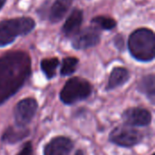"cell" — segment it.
Listing matches in <instances>:
<instances>
[{"label":"cell","mask_w":155,"mask_h":155,"mask_svg":"<svg viewBox=\"0 0 155 155\" xmlns=\"http://www.w3.org/2000/svg\"><path fill=\"white\" fill-rule=\"evenodd\" d=\"M31 74V59L23 51L0 56V105L15 94Z\"/></svg>","instance_id":"1"},{"label":"cell","mask_w":155,"mask_h":155,"mask_svg":"<svg viewBox=\"0 0 155 155\" xmlns=\"http://www.w3.org/2000/svg\"><path fill=\"white\" fill-rule=\"evenodd\" d=\"M128 47L131 54L137 60L150 62L155 55L154 33L147 28L135 30L129 38Z\"/></svg>","instance_id":"2"},{"label":"cell","mask_w":155,"mask_h":155,"mask_svg":"<svg viewBox=\"0 0 155 155\" xmlns=\"http://www.w3.org/2000/svg\"><path fill=\"white\" fill-rule=\"evenodd\" d=\"M35 25L30 17H18L0 22V47L12 44L17 36L30 33Z\"/></svg>","instance_id":"3"},{"label":"cell","mask_w":155,"mask_h":155,"mask_svg":"<svg viewBox=\"0 0 155 155\" xmlns=\"http://www.w3.org/2000/svg\"><path fill=\"white\" fill-rule=\"evenodd\" d=\"M92 93V85L85 79L74 77L69 79L60 93V99L65 104H73L86 99Z\"/></svg>","instance_id":"4"},{"label":"cell","mask_w":155,"mask_h":155,"mask_svg":"<svg viewBox=\"0 0 155 155\" xmlns=\"http://www.w3.org/2000/svg\"><path fill=\"white\" fill-rule=\"evenodd\" d=\"M110 141L122 147H132L142 142V133L135 130L134 127L118 126L114 128L110 134Z\"/></svg>","instance_id":"5"},{"label":"cell","mask_w":155,"mask_h":155,"mask_svg":"<svg viewBox=\"0 0 155 155\" xmlns=\"http://www.w3.org/2000/svg\"><path fill=\"white\" fill-rule=\"evenodd\" d=\"M37 110V102L34 98H26L20 101L15 107L14 115L15 124L26 127L35 116Z\"/></svg>","instance_id":"6"},{"label":"cell","mask_w":155,"mask_h":155,"mask_svg":"<svg viewBox=\"0 0 155 155\" xmlns=\"http://www.w3.org/2000/svg\"><path fill=\"white\" fill-rule=\"evenodd\" d=\"M100 41V33L96 27H86L74 35L72 45L77 50L87 49L96 45Z\"/></svg>","instance_id":"7"},{"label":"cell","mask_w":155,"mask_h":155,"mask_svg":"<svg viewBox=\"0 0 155 155\" xmlns=\"http://www.w3.org/2000/svg\"><path fill=\"white\" fill-rule=\"evenodd\" d=\"M123 119L129 126H147L152 122V114L146 109L133 107L124 112Z\"/></svg>","instance_id":"8"},{"label":"cell","mask_w":155,"mask_h":155,"mask_svg":"<svg viewBox=\"0 0 155 155\" xmlns=\"http://www.w3.org/2000/svg\"><path fill=\"white\" fill-rule=\"evenodd\" d=\"M74 148L73 142L64 136L52 139L45 147V155H69Z\"/></svg>","instance_id":"9"},{"label":"cell","mask_w":155,"mask_h":155,"mask_svg":"<svg viewBox=\"0 0 155 155\" xmlns=\"http://www.w3.org/2000/svg\"><path fill=\"white\" fill-rule=\"evenodd\" d=\"M82 22H83V12L80 9H74L68 16L63 26V32L64 35L67 37L75 35L79 32Z\"/></svg>","instance_id":"10"},{"label":"cell","mask_w":155,"mask_h":155,"mask_svg":"<svg viewBox=\"0 0 155 155\" xmlns=\"http://www.w3.org/2000/svg\"><path fill=\"white\" fill-rule=\"evenodd\" d=\"M29 130L23 126H9L2 134V142L9 144L16 143L29 135Z\"/></svg>","instance_id":"11"},{"label":"cell","mask_w":155,"mask_h":155,"mask_svg":"<svg viewBox=\"0 0 155 155\" xmlns=\"http://www.w3.org/2000/svg\"><path fill=\"white\" fill-rule=\"evenodd\" d=\"M129 77L130 74L126 68L115 67L110 74L108 84L106 87L107 90H113L114 88L124 85L129 80Z\"/></svg>","instance_id":"12"},{"label":"cell","mask_w":155,"mask_h":155,"mask_svg":"<svg viewBox=\"0 0 155 155\" xmlns=\"http://www.w3.org/2000/svg\"><path fill=\"white\" fill-rule=\"evenodd\" d=\"M73 0H55L50 11V21L58 23L61 21L69 10Z\"/></svg>","instance_id":"13"},{"label":"cell","mask_w":155,"mask_h":155,"mask_svg":"<svg viewBox=\"0 0 155 155\" xmlns=\"http://www.w3.org/2000/svg\"><path fill=\"white\" fill-rule=\"evenodd\" d=\"M139 91L143 93L151 101L154 102L155 96V77L153 74H149L142 78L138 85Z\"/></svg>","instance_id":"14"},{"label":"cell","mask_w":155,"mask_h":155,"mask_svg":"<svg viewBox=\"0 0 155 155\" xmlns=\"http://www.w3.org/2000/svg\"><path fill=\"white\" fill-rule=\"evenodd\" d=\"M59 65V60L55 57L54 58H46L42 60L41 62V68L45 76L48 79L53 78L55 75L56 68Z\"/></svg>","instance_id":"15"},{"label":"cell","mask_w":155,"mask_h":155,"mask_svg":"<svg viewBox=\"0 0 155 155\" xmlns=\"http://www.w3.org/2000/svg\"><path fill=\"white\" fill-rule=\"evenodd\" d=\"M92 24L96 28H101L104 30H110L115 27L116 22L114 19L107 16H96L92 20Z\"/></svg>","instance_id":"16"},{"label":"cell","mask_w":155,"mask_h":155,"mask_svg":"<svg viewBox=\"0 0 155 155\" xmlns=\"http://www.w3.org/2000/svg\"><path fill=\"white\" fill-rule=\"evenodd\" d=\"M78 59L75 57H65L63 60L62 67H61V74L63 76L70 75L74 74L77 68Z\"/></svg>","instance_id":"17"},{"label":"cell","mask_w":155,"mask_h":155,"mask_svg":"<svg viewBox=\"0 0 155 155\" xmlns=\"http://www.w3.org/2000/svg\"><path fill=\"white\" fill-rule=\"evenodd\" d=\"M16 155H33V146H32V143L30 142L25 143L23 145L21 151Z\"/></svg>","instance_id":"18"},{"label":"cell","mask_w":155,"mask_h":155,"mask_svg":"<svg viewBox=\"0 0 155 155\" xmlns=\"http://www.w3.org/2000/svg\"><path fill=\"white\" fill-rule=\"evenodd\" d=\"M114 42H115V45L117 48H119L121 50L124 48V38H123L122 35H117L115 39H114Z\"/></svg>","instance_id":"19"},{"label":"cell","mask_w":155,"mask_h":155,"mask_svg":"<svg viewBox=\"0 0 155 155\" xmlns=\"http://www.w3.org/2000/svg\"><path fill=\"white\" fill-rule=\"evenodd\" d=\"M5 1H6V0H0V9L4 6V5H5Z\"/></svg>","instance_id":"20"},{"label":"cell","mask_w":155,"mask_h":155,"mask_svg":"<svg viewBox=\"0 0 155 155\" xmlns=\"http://www.w3.org/2000/svg\"><path fill=\"white\" fill-rule=\"evenodd\" d=\"M74 155H84V153H83V152L82 151H77L76 152V153Z\"/></svg>","instance_id":"21"},{"label":"cell","mask_w":155,"mask_h":155,"mask_svg":"<svg viewBox=\"0 0 155 155\" xmlns=\"http://www.w3.org/2000/svg\"><path fill=\"white\" fill-rule=\"evenodd\" d=\"M152 155H154V154H152Z\"/></svg>","instance_id":"22"}]
</instances>
